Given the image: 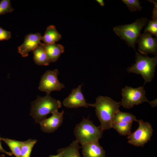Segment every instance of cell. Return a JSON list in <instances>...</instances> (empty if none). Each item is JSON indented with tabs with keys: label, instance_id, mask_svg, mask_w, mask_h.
<instances>
[{
	"label": "cell",
	"instance_id": "obj_1",
	"mask_svg": "<svg viewBox=\"0 0 157 157\" xmlns=\"http://www.w3.org/2000/svg\"><path fill=\"white\" fill-rule=\"evenodd\" d=\"M120 106V102L101 96L96 98L95 103L89 104V106L95 108L96 115L100 123L99 126L102 131L111 128L113 118Z\"/></svg>",
	"mask_w": 157,
	"mask_h": 157
},
{
	"label": "cell",
	"instance_id": "obj_2",
	"mask_svg": "<svg viewBox=\"0 0 157 157\" xmlns=\"http://www.w3.org/2000/svg\"><path fill=\"white\" fill-rule=\"evenodd\" d=\"M61 102L46 94L44 97L38 96L32 104L30 115L33 117L36 123H39L46 118L47 115L52 113L61 107Z\"/></svg>",
	"mask_w": 157,
	"mask_h": 157
},
{
	"label": "cell",
	"instance_id": "obj_3",
	"mask_svg": "<svg viewBox=\"0 0 157 157\" xmlns=\"http://www.w3.org/2000/svg\"><path fill=\"white\" fill-rule=\"evenodd\" d=\"M103 131L96 126L88 118H83L74 129L76 140L81 145L98 141L102 136Z\"/></svg>",
	"mask_w": 157,
	"mask_h": 157
},
{
	"label": "cell",
	"instance_id": "obj_4",
	"mask_svg": "<svg viewBox=\"0 0 157 157\" xmlns=\"http://www.w3.org/2000/svg\"><path fill=\"white\" fill-rule=\"evenodd\" d=\"M147 20L146 18H141L131 24L115 26L113 31L121 39L125 41L129 47L135 49V44L140 34V31Z\"/></svg>",
	"mask_w": 157,
	"mask_h": 157
},
{
	"label": "cell",
	"instance_id": "obj_5",
	"mask_svg": "<svg viewBox=\"0 0 157 157\" xmlns=\"http://www.w3.org/2000/svg\"><path fill=\"white\" fill-rule=\"evenodd\" d=\"M135 58V63L128 68V72L140 74L145 83L150 82L154 76L157 63V56L150 58L146 56H143L136 51Z\"/></svg>",
	"mask_w": 157,
	"mask_h": 157
},
{
	"label": "cell",
	"instance_id": "obj_6",
	"mask_svg": "<svg viewBox=\"0 0 157 157\" xmlns=\"http://www.w3.org/2000/svg\"><path fill=\"white\" fill-rule=\"evenodd\" d=\"M122 98L120 104L126 108L129 109L146 101L150 102L145 96L143 86L137 88L126 86L122 89Z\"/></svg>",
	"mask_w": 157,
	"mask_h": 157
},
{
	"label": "cell",
	"instance_id": "obj_7",
	"mask_svg": "<svg viewBox=\"0 0 157 157\" xmlns=\"http://www.w3.org/2000/svg\"><path fill=\"white\" fill-rule=\"evenodd\" d=\"M139 124L138 129L128 136V142L136 147L144 146L150 141L152 135L153 129L151 124L142 120H136Z\"/></svg>",
	"mask_w": 157,
	"mask_h": 157
},
{
	"label": "cell",
	"instance_id": "obj_8",
	"mask_svg": "<svg viewBox=\"0 0 157 157\" xmlns=\"http://www.w3.org/2000/svg\"><path fill=\"white\" fill-rule=\"evenodd\" d=\"M59 74L56 69L47 71L41 77L38 87L39 90L46 92V94L50 95L52 91H60L65 88L64 85L58 79Z\"/></svg>",
	"mask_w": 157,
	"mask_h": 157
},
{
	"label": "cell",
	"instance_id": "obj_9",
	"mask_svg": "<svg viewBox=\"0 0 157 157\" xmlns=\"http://www.w3.org/2000/svg\"><path fill=\"white\" fill-rule=\"evenodd\" d=\"M152 35L149 33H144L139 35L136 43L139 44L138 50L141 54L147 56L152 53L157 56V39Z\"/></svg>",
	"mask_w": 157,
	"mask_h": 157
},
{
	"label": "cell",
	"instance_id": "obj_10",
	"mask_svg": "<svg viewBox=\"0 0 157 157\" xmlns=\"http://www.w3.org/2000/svg\"><path fill=\"white\" fill-rule=\"evenodd\" d=\"M82 85L72 90L69 96L63 100V105L67 108H76L83 107L88 108L89 104L86 102L81 90Z\"/></svg>",
	"mask_w": 157,
	"mask_h": 157
},
{
	"label": "cell",
	"instance_id": "obj_11",
	"mask_svg": "<svg viewBox=\"0 0 157 157\" xmlns=\"http://www.w3.org/2000/svg\"><path fill=\"white\" fill-rule=\"evenodd\" d=\"M52 114V116L40 122L41 130L43 132L50 133L56 131L62 124L63 119L64 110L59 112L58 110Z\"/></svg>",
	"mask_w": 157,
	"mask_h": 157
},
{
	"label": "cell",
	"instance_id": "obj_12",
	"mask_svg": "<svg viewBox=\"0 0 157 157\" xmlns=\"http://www.w3.org/2000/svg\"><path fill=\"white\" fill-rule=\"evenodd\" d=\"M42 37L40 33L26 35L23 43L18 48L19 53L23 57H27L29 52L33 51L40 44Z\"/></svg>",
	"mask_w": 157,
	"mask_h": 157
},
{
	"label": "cell",
	"instance_id": "obj_13",
	"mask_svg": "<svg viewBox=\"0 0 157 157\" xmlns=\"http://www.w3.org/2000/svg\"><path fill=\"white\" fill-rule=\"evenodd\" d=\"M81 148L84 157H106L105 151L98 140L82 144Z\"/></svg>",
	"mask_w": 157,
	"mask_h": 157
},
{
	"label": "cell",
	"instance_id": "obj_14",
	"mask_svg": "<svg viewBox=\"0 0 157 157\" xmlns=\"http://www.w3.org/2000/svg\"><path fill=\"white\" fill-rule=\"evenodd\" d=\"M42 44L50 63L57 60L61 54L64 52V47L61 44L56 43Z\"/></svg>",
	"mask_w": 157,
	"mask_h": 157
},
{
	"label": "cell",
	"instance_id": "obj_15",
	"mask_svg": "<svg viewBox=\"0 0 157 157\" xmlns=\"http://www.w3.org/2000/svg\"><path fill=\"white\" fill-rule=\"evenodd\" d=\"M61 38V35L58 32L56 27L53 25L48 26L41 40L44 44H52L58 42Z\"/></svg>",
	"mask_w": 157,
	"mask_h": 157
},
{
	"label": "cell",
	"instance_id": "obj_16",
	"mask_svg": "<svg viewBox=\"0 0 157 157\" xmlns=\"http://www.w3.org/2000/svg\"><path fill=\"white\" fill-rule=\"evenodd\" d=\"M33 60L35 63L39 65L47 66L50 63L47 56L42 43L33 51Z\"/></svg>",
	"mask_w": 157,
	"mask_h": 157
},
{
	"label": "cell",
	"instance_id": "obj_17",
	"mask_svg": "<svg viewBox=\"0 0 157 157\" xmlns=\"http://www.w3.org/2000/svg\"><path fill=\"white\" fill-rule=\"evenodd\" d=\"M79 143L75 140L68 146L59 149L57 151L61 152L63 157H81L80 154Z\"/></svg>",
	"mask_w": 157,
	"mask_h": 157
},
{
	"label": "cell",
	"instance_id": "obj_18",
	"mask_svg": "<svg viewBox=\"0 0 157 157\" xmlns=\"http://www.w3.org/2000/svg\"><path fill=\"white\" fill-rule=\"evenodd\" d=\"M154 7L153 11L152 20H149L148 25L144 30V33H149L152 35L157 36V3L152 1Z\"/></svg>",
	"mask_w": 157,
	"mask_h": 157
},
{
	"label": "cell",
	"instance_id": "obj_19",
	"mask_svg": "<svg viewBox=\"0 0 157 157\" xmlns=\"http://www.w3.org/2000/svg\"><path fill=\"white\" fill-rule=\"evenodd\" d=\"M132 122H119L112 123L111 128L115 129L120 135H129L131 133V129Z\"/></svg>",
	"mask_w": 157,
	"mask_h": 157
},
{
	"label": "cell",
	"instance_id": "obj_20",
	"mask_svg": "<svg viewBox=\"0 0 157 157\" xmlns=\"http://www.w3.org/2000/svg\"><path fill=\"white\" fill-rule=\"evenodd\" d=\"M136 117L133 115L126 112L120 111L119 110L115 113L112 123L119 122H132L136 121Z\"/></svg>",
	"mask_w": 157,
	"mask_h": 157
},
{
	"label": "cell",
	"instance_id": "obj_21",
	"mask_svg": "<svg viewBox=\"0 0 157 157\" xmlns=\"http://www.w3.org/2000/svg\"><path fill=\"white\" fill-rule=\"evenodd\" d=\"M37 140L29 139L25 141H21L20 157H30L32 148Z\"/></svg>",
	"mask_w": 157,
	"mask_h": 157
},
{
	"label": "cell",
	"instance_id": "obj_22",
	"mask_svg": "<svg viewBox=\"0 0 157 157\" xmlns=\"http://www.w3.org/2000/svg\"><path fill=\"white\" fill-rule=\"evenodd\" d=\"M1 139L7 144L15 157H20L21 141L7 138H1Z\"/></svg>",
	"mask_w": 157,
	"mask_h": 157
},
{
	"label": "cell",
	"instance_id": "obj_23",
	"mask_svg": "<svg viewBox=\"0 0 157 157\" xmlns=\"http://www.w3.org/2000/svg\"><path fill=\"white\" fill-rule=\"evenodd\" d=\"M14 10L10 0H1L0 1V15L11 13Z\"/></svg>",
	"mask_w": 157,
	"mask_h": 157
},
{
	"label": "cell",
	"instance_id": "obj_24",
	"mask_svg": "<svg viewBox=\"0 0 157 157\" xmlns=\"http://www.w3.org/2000/svg\"><path fill=\"white\" fill-rule=\"evenodd\" d=\"M122 1L131 12L136 10L140 11L142 8L138 0H122Z\"/></svg>",
	"mask_w": 157,
	"mask_h": 157
},
{
	"label": "cell",
	"instance_id": "obj_25",
	"mask_svg": "<svg viewBox=\"0 0 157 157\" xmlns=\"http://www.w3.org/2000/svg\"><path fill=\"white\" fill-rule=\"evenodd\" d=\"M11 38V33L0 26V41L7 40Z\"/></svg>",
	"mask_w": 157,
	"mask_h": 157
},
{
	"label": "cell",
	"instance_id": "obj_26",
	"mask_svg": "<svg viewBox=\"0 0 157 157\" xmlns=\"http://www.w3.org/2000/svg\"><path fill=\"white\" fill-rule=\"evenodd\" d=\"M1 137H0V153H3L10 156H12L13 154L11 152H7L3 149L1 145Z\"/></svg>",
	"mask_w": 157,
	"mask_h": 157
},
{
	"label": "cell",
	"instance_id": "obj_27",
	"mask_svg": "<svg viewBox=\"0 0 157 157\" xmlns=\"http://www.w3.org/2000/svg\"><path fill=\"white\" fill-rule=\"evenodd\" d=\"M58 154L56 155H50L49 157H63L61 153L60 152L57 151Z\"/></svg>",
	"mask_w": 157,
	"mask_h": 157
},
{
	"label": "cell",
	"instance_id": "obj_28",
	"mask_svg": "<svg viewBox=\"0 0 157 157\" xmlns=\"http://www.w3.org/2000/svg\"><path fill=\"white\" fill-rule=\"evenodd\" d=\"M96 1L101 6H104V3L103 0H97Z\"/></svg>",
	"mask_w": 157,
	"mask_h": 157
},
{
	"label": "cell",
	"instance_id": "obj_29",
	"mask_svg": "<svg viewBox=\"0 0 157 157\" xmlns=\"http://www.w3.org/2000/svg\"><path fill=\"white\" fill-rule=\"evenodd\" d=\"M0 157H5V155L4 154H2L0 155Z\"/></svg>",
	"mask_w": 157,
	"mask_h": 157
}]
</instances>
